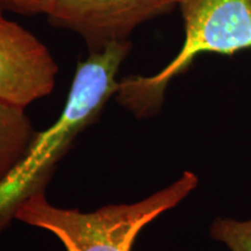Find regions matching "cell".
I'll list each match as a JSON object with an SVG mask.
<instances>
[{"instance_id": "obj_1", "label": "cell", "mask_w": 251, "mask_h": 251, "mask_svg": "<svg viewBox=\"0 0 251 251\" xmlns=\"http://www.w3.org/2000/svg\"><path fill=\"white\" fill-rule=\"evenodd\" d=\"M130 49V41L113 42L78 62L59 118L46 130L36 131L23 158L0 180V234L27 199L46 192L59 159L117 94L119 70Z\"/></svg>"}, {"instance_id": "obj_2", "label": "cell", "mask_w": 251, "mask_h": 251, "mask_svg": "<svg viewBox=\"0 0 251 251\" xmlns=\"http://www.w3.org/2000/svg\"><path fill=\"white\" fill-rule=\"evenodd\" d=\"M197 185V176L186 171L170 186L146 199L107 205L90 213L59 208L42 192L20 206L15 220L55 235L67 251H131L140 231L183 201Z\"/></svg>"}, {"instance_id": "obj_3", "label": "cell", "mask_w": 251, "mask_h": 251, "mask_svg": "<svg viewBox=\"0 0 251 251\" xmlns=\"http://www.w3.org/2000/svg\"><path fill=\"white\" fill-rule=\"evenodd\" d=\"M185 40L177 56L153 76L119 80L117 101L139 119L161 111L170 81L202 52L231 56L251 49V0H180Z\"/></svg>"}, {"instance_id": "obj_4", "label": "cell", "mask_w": 251, "mask_h": 251, "mask_svg": "<svg viewBox=\"0 0 251 251\" xmlns=\"http://www.w3.org/2000/svg\"><path fill=\"white\" fill-rule=\"evenodd\" d=\"M180 0H54L47 14L52 27L71 30L86 43L89 52L113 42L129 41L147 21L171 13Z\"/></svg>"}, {"instance_id": "obj_5", "label": "cell", "mask_w": 251, "mask_h": 251, "mask_svg": "<svg viewBox=\"0 0 251 251\" xmlns=\"http://www.w3.org/2000/svg\"><path fill=\"white\" fill-rule=\"evenodd\" d=\"M57 74L49 49L0 9V101L26 109L52 92Z\"/></svg>"}, {"instance_id": "obj_6", "label": "cell", "mask_w": 251, "mask_h": 251, "mask_svg": "<svg viewBox=\"0 0 251 251\" xmlns=\"http://www.w3.org/2000/svg\"><path fill=\"white\" fill-rule=\"evenodd\" d=\"M35 134L25 108L0 101V180L23 158Z\"/></svg>"}, {"instance_id": "obj_7", "label": "cell", "mask_w": 251, "mask_h": 251, "mask_svg": "<svg viewBox=\"0 0 251 251\" xmlns=\"http://www.w3.org/2000/svg\"><path fill=\"white\" fill-rule=\"evenodd\" d=\"M211 236L230 251H251V220L216 219L211 226Z\"/></svg>"}, {"instance_id": "obj_8", "label": "cell", "mask_w": 251, "mask_h": 251, "mask_svg": "<svg viewBox=\"0 0 251 251\" xmlns=\"http://www.w3.org/2000/svg\"><path fill=\"white\" fill-rule=\"evenodd\" d=\"M54 0H0V9L20 15H47Z\"/></svg>"}]
</instances>
